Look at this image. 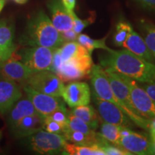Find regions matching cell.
Returning a JSON list of instances; mask_svg holds the SVG:
<instances>
[{"label":"cell","instance_id":"obj_1","mask_svg":"<svg viewBox=\"0 0 155 155\" xmlns=\"http://www.w3.org/2000/svg\"><path fill=\"white\" fill-rule=\"evenodd\" d=\"M101 65L140 83H155V65L129 50H106L100 56Z\"/></svg>","mask_w":155,"mask_h":155},{"label":"cell","instance_id":"obj_2","mask_svg":"<svg viewBox=\"0 0 155 155\" xmlns=\"http://www.w3.org/2000/svg\"><path fill=\"white\" fill-rule=\"evenodd\" d=\"M20 43L28 46H42L55 50L65 43L59 32L43 11L35 13L28 21Z\"/></svg>","mask_w":155,"mask_h":155},{"label":"cell","instance_id":"obj_3","mask_svg":"<svg viewBox=\"0 0 155 155\" xmlns=\"http://www.w3.org/2000/svg\"><path fill=\"white\" fill-rule=\"evenodd\" d=\"M104 70L108 76L112 91L116 98L121 104L125 114L130 118L136 126L149 131L150 124L152 119L144 118L137 111L131 100L129 88L126 83L119 77V73L110 69Z\"/></svg>","mask_w":155,"mask_h":155},{"label":"cell","instance_id":"obj_4","mask_svg":"<svg viewBox=\"0 0 155 155\" xmlns=\"http://www.w3.org/2000/svg\"><path fill=\"white\" fill-rule=\"evenodd\" d=\"M53 49L42 46H30L18 53L19 60L34 73L52 70Z\"/></svg>","mask_w":155,"mask_h":155},{"label":"cell","instance_id":"obj_5","mask_svg":"<svg viewBox=\"0 0 155 155\" xmlns=\"http://www.w3.org/2000/svg\"><path fill=\"white\" fill-rule=\"evenodd\" d=\"M22 85L23 86L30 87L42 94L57 97H61L65 86L61 79L50 71L34 73Z\"/></svg>","mask_w":155,"mask_h":155},{"label":"cell","instance_id":"obj_6","mask_svg":"<svg viewBox=\"0 0 155 155\" xmlns=\"http://www.w3.org/2000/svg\"><path fill=\"white\" fill-rule=\"evenodd\" d=\"M67 143L63 135L45 130L32 134L30 139L32 150L40 154H55L61 152L63 154Z\"/></svg>","mask_w":155,"mask_h":155},{"label":"cell","instance_id":"obj_7","mask_svg":"<svg viewBox=\"0 0 155 155\" xmlns=\"http://www.w3.org/2000/svg\"><path fill=\"white\" fill-rule=\"evenodd\" d=\"M119 77L129 88L131 100L135 108L141 116L149 119L155 118V101L145 91L144 89L137 85L134 79L119 73Z\"/></svg>","mask_w":155,"mask_h":155},{"label":"cell","instance_id":"obj_8","mask_svg":"<svg viewBox=\"0 0 155 155\" xmlns=\"http://www.w3.org/2000/svg\"><path fill=\"white\" fill-rule=\"evenodd\" d=\"M94 65L91 55L73 58L63 62L61 68L56 75L63 83L80 80L90 75Z\"/></svg>","mask_w":155,"mask_h":155},{"label":"cell","instance_id":"obj_9","mask_svg":"<svg viewBox=\"0 0 155 155\" xmlns=\"http://www.w3.org/2000/svg\"><path fill=\"white\" fill-rule=\"evenodd\" d=\"M94 101L102 121L122 127L131 128L134 123L121 108L113 103L98 98L93 94Z\"/></svg>","mask_w":155,"mask_h":155},{"label":"cell","instance_id":"obj_10","mask_svg":"<svg viewBox=\"0 0 155 155\" xmlns=\"http://www.w3.org/2000/svg\"><path fill=\"white\" fill-rule=\"evenodd\" d=\"M23 89L26 93L28 99H30L34 105L37 112L45 117L56 110L65 108L61 97L42 94L27 86H23Z\"/></svg>","mask_w":155,"mask_h":155},{"label":"cell","instance_id":"obj_11","mask_svg":"<svg viewBox=\"0 0 155 155\" xmlns=\"http://www.w3.org/2000/svg\"><path fill=\"white\" fill-rule=\"evenodd\" d=\"M117 146L131 154H154L152 138L150 136L144 133L139 134L133 131L129 135L121 137Z\"/></svg>","mask_w":155,"mask_h":155},{"label":"cell","instance_id":"obj_12","mask_svg":"<svg viewBox=\"0 0 155 155\" xmlns=\"http://www.w3.org/2000/svg\"><path fill=\"white\" fill-rule=\"evenodd\" d=\"M91 96V93L88 83L75 81L64 86L61 96L71 108L88 105Z\"/></svg>","mask_w":155,"mask_h":155},{"label":"cell","instance_id":"obj_13","mask_svg":"<svg viewBox=\"0 0 155 155\" xmlns=\"http://www.w3.org/2000/svg\"><path fill=\"white\" fill-rule=\"evenodd\" d=\"M18 58L19 56L16 58L14 53L9 59L0 64V76L23 84L34 72L22 62L19 61Z\"/></svg>","mask_w":155,"mask_h":155},{"label":"cell","instance_id":"obj_14","mask_svg":"<svg viewBox=\"0 0 155 155\" xmlns=\"http://www.w3.org/2000/svg\"><path fill=\"white\" fill-rule=\"evenodd\" d=\"M22 91L17 82L2 78L0 80V114L10 111L22 97Z\"/></svg>","mask_w":155,"mask_h":155},{"label":"cell","instance_id":"obj_15","mask_svg":"<svg viewBox=\"0 0 155 155\" xmlns=\"http://www.w3.org/2000/svg\"><path fill=\"white\" fill-rule=\"evenodd\" d=\"M48 7L51 14L52 22L59 32L73 29V18L61 0H50Z\"/></svg>","mask_w":155,"mask_h":155},{"label":"cell","instance_id":"obj_16","mask_svg":"<svg viewBox=\"0 0 155 155\" xmlns=\"http://www.w3.org/2000/svg\"><path fill=\"white\" fill-rule=\"evenodd\" d=\"M45 116L39 113L22 118L11 126L12 131L17 137H28L43 129Z\"/></svg>","mask_w":155,"mask_h":155},{"label":"cell","instance_id":"obj_17","mask_svg":"<svg viewBox=\"0 0 155 155\" xmlns=\"http://www.w3.org/2000/svg\"><path fill=\"white\" fill-rule=\"evenodd\" d=\"M123 47L151 63L155 61L154 55L147 47L144 39L134 30L129 35L127 40L123 45Z\"/></svg>","mask_w":155,"mask_h":155},{"label":"cell","instance_id":"obj_18","mask_svg":"<svg viewBox=\"0 0 155 155\" xmlns=\"http://www.w3.org/2000/svg\"><path fill=\"white\" fill-rule=\"evenodd\" d=\"M63 136L67 141L73 144L79 145H86V146L98 145L100 147L106 141L101 137L100 133L95 132L91 134H88L81 131L72 130L68 128L64 132Z\"/></svg>","mask_w":155,"mask_h":155},{"label":"cell","instance_id":"obj_19","mask_svg":"<svg viewBox=\"0 0 155 155\" xmlns=\"http://www.w3.org/2000/svg\"><path fill=\"white\" fill-rule=\"evenodd\" d=\"M37 113V111L30 99H23L17 102L10 109L9 123L10 126L25 116Z\"/></svg>","mask_w":155,"mask_h":155},{"label":"cell","instance_id":"obj_20","mask_svg":"<svg viewBox=\"0 0 155 155\" xmlns=\"http://www.w3.org/2000/svg\"><path fill=\"white\" fill-rule=\"evenodd\" d=\"M73 115L78 116L91 127L93 130L98 129L101 121V118L96 109L91 106L85 105L72 108L71 111Z\"/></svg>","mask_w":155,"mask_h":155},{"label":"cell","instance_id":"obj_21","mask_svg":"<svg viewBox=\"0 0 155 155\" xmlns=\"http://www.w3.org/2000/svg\"><path fill=\"white\" fill-rule=\"evenodd\" d=\"M59 49L63 62H66L73 58L91 55L84 46L75 41L65 42Z\"/></svg>","mask_w":155,"mask_h":155},{"label":"cell","instance_id":"obj_22","mask_svg":"<svg viewBox=\"0 0 155 155\" xmlns=\"http://www.w3.org/2000/svg\"><path fill=\"white\" fill-rule=\"evenodd\" d=\"M63 154L70 155H106L98 145L86 146L67 143Z\"/></svg>","mask_w":155,"mask_h":155},{"label":"cell","instance_id":"obj_23","mask_svg":"<svg viewBox=\"0 0 155 155\" xmlns=\"http://www.w3.org/2000/svg\"><path fill=\"white\" fill-rule=\"evenodd\" d=\"M139 28L145 43L154 55L155 54V25L150 21L141 19L139 23Z\"/></svg>","mask_w":155,"mask_h":155},{"label":"cell","instance_id":"obj_24","mask_svg":"<svg viewBox=\"0 0 155 155\" xmlns=\"http://www.w3.org/2000/svg\"><path fill=\"white\" fill-rule=\"evenodd\" d=\"M15 28L10 21L2 19L0 21V45L7 48H16L13 40Z\"/></svg>","mask_w":155,"mask_h":155},{"label":"cell","instance_id":"obj_25","mask_svg":"<svg viewBox=\"0 0 155 155\" xmlns=\"http://www.w3.org/2000/svg\"><path fill=\"white\" fill-rule=\"evenodd\" d=\"M101 133L100 134L105 140L111 144L117 146V143L119 139L121 138V135L119 133L120 127L112 124L107 123L106 121H101Z\"/></svg>","mask_w":155,"mask_h":155},{"label":"cell","instance_id":"obj_26","mask_svg":"<svg viewBox=\"0 0 155 155\" xmlns=\"http://www.w3.org/2000/svg\"><path fill=\"white\" fill-rule=\"evenodd\" d=\"M106 37L100 40H94L90 37L84 34H79L78 36L77 40L79 43L84 46L88 50L89 53L92 54L95 49H102L108 50L111 48H108L106 45Z\"/></svg>","mask_w":155,"mask_h":155},{"label":"cell","instance_id":"obj_27","mask_svg":"<svg viewBox=\"0 0 155 155\" xmlns=\"http://www.w3.org/2000/svg\"><path fill=\"white\" fill-rule=\"evenodd\" d=\"M133 28L127 21L121 20L118 22L116 27V32L114 36V42L118 47L123 46L124 42L132 31Z\"/></svg>","mask_w":155,"mask_h":155},{"label":"cell","instance_id":"obj_28","mask_svg":"<svg viewBox=\"0 0 155 155\" xmlns=\"http://www.w3.org/2000/svg\"><path fill=\"white\" fill-rule=\"evenodd\" d=\"M67 126L68 128L70 129L81 131V132L88 134H91L96 132V131L93 130L91 127L88 124H86V122L78 116L73 115L71 111H70L68 115V121Z\"/></svg>","mask_w":155,"mask_h":155},{"label":"cell","instance_id":"obj_29","mask_svg":"<svg viewBox=\"0 0 155 155\" xmlns=\"http://www.w3.org/2000/svg\"><path fill=\"white\" fill-rule=\"evenodd\" d=\"M68 129L67 126L62 124L61 123L54 121L48 116H45L43 123V129L45 131L50 133L58 134L63 135L64 132Z\"/></svg>","mask_w":155,"mask_h":155},{"label":"cell","instance_id":"obj_30","mask_svg":"<svg viewBox=\"0 0 155 155\" xmlns=\"http://www.w3.org/2000/svg\"><path fill=\"white\" fill-rule=\"evenodd\" d=\"M69 12L71 14V17H72L73 21V30L78 35L82 32L83 29L86 28L87 26H88L90 24H91L93 20L94 19V18H93L92 17H91L90 18L87 19H81L80 18L78 17V16L75 14V12L73 11H69Z\"/></svg>","mask_w":155,"mask_h":155},{"label":"cell","instance_id":"obj_31","mask_svg":"<svg viewBox=\"0 0 155 155\" xmlns=\"http://www.w3.org/2000/svg\"><path fill=\"white\" fill-rule=\"evenodd\" d=\"M105 152L106 155H131V153L128 152L121 147L116 146L115 144H111L106 141L102 146L100 147Z\"/></svg>","mask_w":155,"mask_h":155},{"label":"cell","instance_id":"obj_32","mask_svg":"<svg viewBox=\"0 0 155 155\" xmlns=\"http://www.w3.org/2000/svg\"><path fill=\"white\" fill-rule=\"evenodd\" d=\"M69 113L70 112L68 111L66 108H61V109L56 110V111L47 116L54 120V121L58 122V123H61L62 124L67 126L68 121Z\"/></svg>","mask_w":155,"mask_h":155},{"label":"cell","instance_id":"obj_33","mask_svg":"<svg viewBox=\"0 0 155 155\" xmlns=\"http://www.w3.org/2000/svg\"><path fill=\"white\" fill-rule=\"evenodd\" d=\"M63 64V61L61 58V52H60L59 48H58V49H55L54 50L53 63H52V72L55 73L56 74L60 71V69L61 68Z\"/></svg>","mask_w":155,"mask_h":155},{"label":"cell","instance_id":"obj_34","mask_svg":"<svg viewBox=\"0 0 155 155\" xmlns=\"http://www.w3.org/2000/svg\"><path fill=\"white\" fill-rule=\"evenodd\" d=\"M16 48H7L0 45V64L7 61L15 52Z\"/></svg>","mask_w":155,"mask_h":155},{"label":"cell","instance_id":"obj_35","mask_svg":"<svg viewBox=\"0 0 155 155\" xmlns=\"http://www.w3.org/2000/svg\"><path fill=\"white\" fill-rule=\"evenodd\" d=\"M61 35L64 40V42H71V41H75L77 40L78 34L76 33L73 29L71 30L64 31V32H61Z\"/></svg>","mask_w":155,"mask_h":155},{"label":"cell","instance_id":"obj_36","mask_svg":"<svg viewBox=\"0 0 155 155\" xmlns=\"http://www.w3.org/2000/svg\"><path fill=\"white\" fill-rule=\"evenodd\" d=\"M141 87L155 101V83H141Z\"/></svg>","mask_w":155,"mask_h":155},{"label":"cell","instance_id":"obj_37","mask_svg":"<svg viewBox=\"0 0 155 155\" xmlns=\"http://www.w3.org/2000/svg\"><path fill=\"white\" fill-rule=\"evenodd\" d=\"M144 7L155 9V0H136Z\"/></svg>","mask_w":155,"mask_h":155},{"label":"cell","instance_id":"obj_38","mask_svg":"<svg viewBox=\"0 0 155 155\" xmlns=\"http://www.w3.org/2000/svg\"><path fill=\"white\" fill-rule=\"evenodd\" d=\"M63 5L68 11H73L75 8L76 0H61Z\"/></svg>","mask_w":155,"mask_h":155},{"label":"cell","instance_id":"obj_39","mask_svg":"<svg viewBox=\"0 0 155 155\" xmlns=\"http://www.w3.org/2000/svg\"><path fill=\"white\" fill-rule=\"evenodd\" d=\"M149 131L150 133V137H154L155 136V118L151 120L150 124V128H149Z\"/></svg>","mask_w":155,"mask_h":155},{"label":"cell","instance_id":"obj_40","mask_svg":"<svg viewBox=\"0 0 155 155\" xmlns=\"http://www.w3.org/2000/svg\"><path fill=\"white\" fill-rule=\"evenodd\" d=\"M151 138H152V144L153 151H154V154H155V136H154V137H151Z\"/></svg>","mask_w":155,"mask_h":155},{"label":"cell","instance_id":"obj_41","mask_svg":"<svg viewBox=\"0 0 155 155\" xmlns=\"http://www.w3.org/2000/svg\"><path fill=\"white\" fill-rule=\"evenodd\" d=\"M17 4H19V5H23V4H25L28 2V0H13Z\"/></svg>","mask_w":155,"mask_h":155},{"label":"cell","instance_id":"obj_42","mask_svg":"<svg viewBox=\"0 0 155 155\" xmlns=\"http://www.w3.org/2000/svg\"><path fill=\"white\" fill-rule=\"evenodd\" d=\"M5 5V0H0V12H1L2 9H3Z\"/></svg>","mask_w":155,"mask_h":155},{"label":"cell","instance_id":"obj_43","mask_svg":"<svg viewBox=\"0 0 155 155\" xmlns=\"http://www.w3.org/2000/svg\"><path fill=\"white\" fill-rule=\"evenodd\" d=\"M1 137H2V131H0V139H1Z\"/></svg>","mask_w":155,"mask_h":155},{"label":"cell","instance_id":"obj_44","mask_svg":"<svg viewBox=\"0 0 155 155\" xmlns=\"http://www.w3.org/2000/svg\"><path fill=\"white\" fill-rule=\"evenodd\" d=\"M154 57H155V54H154Z\"/></svg>","mask_w":155,"mask_h":155}]
</instances>
